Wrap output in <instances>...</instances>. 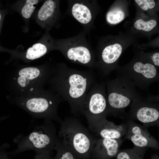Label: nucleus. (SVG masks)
Here are the masks:
<instances>
[{"mask_svg":"<svg viewBox=\"0 0 159 159\" xmlns=\"http://www.w3.org/2000/svg\"><path fill=\"white\" fill-rule=\"evenodd\" d=\"M125 138L130 140L134 146L140 148H158L157 141L151 136L146 128L131 121L126 123Z\"/></svg>","mask_w":159,"mask_h":159,"instance_id":"nucleus-11","label":"nucleus"},{"mask_svg":"<svg viewBox=\"0 0 159 159\" xmlns=\"http://www.w3.org/2000/svg\"><path fill=\"white\" fill-rule=\"evenodd\" d=\"M59 0L46 1L39 10L37 19L43 27L49 28L56 25L61 18Z\"/></svg>","mask_w":159,"mask_h":159,"instance_id":"nucleus-15","label":"nucleus"},{"mask_svg":"<svg viewBox=\"0 0 159 159\" xmlns=\"http://www.w3.org/2000/svg\"><path fill=\"white\" fill-rule=\"evenodd\" d=\"M55 65L48 63L37 66L24 67L14 70L8 80L11 93L8 97L27 95L42 90L54 73Z\"/></svg>","mask_w":159,"mask_h":159,"instance_id":"nucleus-2","label":"nucleus"},{"mask_svg":"<svg viewBox=\"0 0 159 159\" xmlns=\"http://www.w3.org/2000/svg\"><path fill=\"white\" fill-rule=\"evenodd\" d=\"M125 14L123 11L119 8L112 9L109 11L106 15L107 22L111 24H118L124 19Z\"/></svg>","mask_w":159,"mask_h":159,"instance_id":"nucleus-19","label":"nucleus"},{"mask_svg":"<svg viewBox=\"0 0 159 159\" xmlns=\"http://www.w3.org/2000/svg\"><path fill=\"white\" fill-rule=\"evenodd\" d=\"M150 159H159V157L158 155L155 154L152 156Z\"/></svg>","mask_w":159,"mask_h":159,"instance_id":"nucleus-26","label":"nucleus"},{"mask_svg":"<svg viewBox=\"0 0 159 159\" xmlns=\"http://www.w3.org/2000/svg\"><path fill=\"white\" fill-rule=\"evenodd\" d=\"M108 105L107 115H118L140 95L132 81L118 73L112 80L105 81Z\"/></svg>","mask_w":159,"mask_h":159,"instance_id":"nucleus-6","label":"nucleus"},{"mask_svg":"<svg viewBox=\"0 0 159 159\" xmlns=\"http://www.w3.org/2000/svg\"><path fill=\"white\" fill-rule=\"evenodd\" d=\"M151 98L144 99L140 95L132 102L130 115L145 126L158 125L159 105Z\"/></svg>","mask_w":159,"mask_h":159,"instance_id":"nucleus-10","label":"nucleus"},{"mask_svg":"<svg viewBox=\"0 0 159 159\" xmlns=\"http://www.w3.org/2000/svg\"><path fill=\"white\" fill-rule=\"evenodd\" d=\"M1 13H0V21L1 20Z\"/></svg>","mask_w":159,"mask_h":159,"instance_id":"nucleus-28","label":"nucleus"},{"mask_svg":"<svg viewBox=\"0 0 159 159\" xmlns=\"http://www.w3.org/2000/svg\"><path fill=\"white\" fill-rule=\"evenodd\" d=\"M67 14L74 18L87 32L93 19L91 1L86 0H68Z\"/></svg>","mask_w":159,"mask_h":159,"instance_id":"nucleus-12","label":"nucleus"},{"mask_svg":"<svg viewBox=\"0 0 159 159\" xmlns=\"http://www.w3.org/2000/svg\"><path fill=\"white\" fill-rule=\"evenodd\" d=\"M121 143V139L96 138L90 159H112L116 157Z\"/></svg>","mask_w":159,"mask_h":159,"instance_id":"nucleus-13","label":"nucleus"},{"mask_svg":"<svg viewBox=\"0 0 159 159\" xmlns=\"http://www.w3.org/2000/svg\"><path fill=\"white\" fill-rule=\"evenodd\" d=\"M83 29L77 35L55 41L57 50L70 62L93 68L96 65L93 53Z\"/></svg>","mask_w":159,"mask_h":159,"instance_id":"nucleus-7","label":"nucleus"},{"mask_svg":"<svg viewBox=\"0 0 159 159\" xmlns=\"http://www.w3.org/2000/svg\"><path fill=\"white\" fill-rule=\"evenodd\" d=\"M47 41L45 43H38L33 44L27 49L22 58L26 60H33L44 56L49 51L57 50L55 41L51 39L47 42Z\"/></svg>","mask_w":159,"mask_h":159,"instance_id":"nucleus-16","label":"nucleus"},{"mask_svg":"<svg viewBox=\"0 0 159 159\" xmlns=\"http://www.w3.org/2000/svg\"><path fill=\"white\" fill-rule=\"evenodd\" d=\"M54 150L56 155L54 159H80L69 148L66 146L58 138Z\"/></svg>","mask_w":159,"mask_h":159,"instance_id":"nucleus-18","label":"nucleus"},{"mask_svg":"<svg viewBox=\"0 0 159 159\" xmlns=\"http://www.w3.org/2000/svg\"><path fill=\"white\" fill-rule=\"evenodd\" d=\"M89 130L101 138L120 139L125 135L127 129L126 123L116 125L106 119L89 127Z\"/></svg>","mask_w":159,"mask_h":159,"instance_id":"nucleus-14","label":"nucleus"},{"mask_svg":"<svg viewBox=\"0 0 159 159\" xmlns=\"http://www.w3.org/2000/svg\"><path fill=\"white\" fill-rule=\"evenodd\" d=\"M9 147L7 143L0 145V159H10L9 157V153L6 151V149Z\"/></svg>","mask_w":159,"mask_h":159,"instance_id":"nucleus-23","label":"nucleus"},{"mask_svg":"<svg viewBox=\"0 0 159 159\" xmlns=\"http://www.w3.org/2000/svg\"><path fill=\"white\" fill-rule=\"evenodd\" d=\"M152 62L153 64L156 68L159 67V53L155 52L152 55Z\"/></svg>","mask_w":159,"mask_h":159,"instance_id":"nucleus-25","label":"nucleus"},{"mask_svg":"<svg viewBox=\"0 0 159 159\" xmlns=\"http://www.w3.org/2000/svg\"><path fill=\"white\" fill-rule=\"evenodd\" d=\"M96 78L92 70H78L59 63L55 65L54 73L47 84L49 89L66 101L71 113L77 116L82 115L86 95Z\"/></svg>","mask_w":159,"mask_h":159,"instance_id":"nucleus-1","label":"nucleus"},{"mask_svg":"<svg viewBox=\"0 0 159 159\" xmlns=\"http://www.w3.org/2000/svg\"><path fill=\"white\" fill-rule=\"evenodd\" d=\"M51 154V153H50L36 154L34 159H54Z\"/></svg>","mask_w":159,"mask_h":159,"instance_id":"nucleus-24","label":"nucleus"},{"mask_svg":"<svg viewBox=\"0 0 159 159\" xmlns=\"http://www.w3.org/2000/svg\"><path fill=\"white\" fill-rule=\"evenodd\" d=\"M38 0H27L21 10L22 16L26 19L30 18L33 12L35 7L34 6L38 3Z\"/></svg>","mask_w":159,"mask_h":159,"instance_id":"nucleus-21","label":"nucleus"},{"mask_svg":"<svg viewBox=\"0 0 159 159\" xmlns=\"http://www.w3.org/2000/svg\"><path fill=\"white\" fill-rule=\"evenodd\" d=\"M157 21L154 19L145 21L140 19L136 20L134 24L135 27L139 30L148 32L152 30L156 26Z\"/></svg>","mask_w":159,"mask_h":159,"instance_id":"nucleus-20","label":"nucleus"},{"mask_svg":"<svg viewBox=\"0 0 159 159\" xmlns=\"http://www.w3.org/2000/svg\"><path fill=\"white\" fill-rule=\"evenodd\" d=\"M59 139L80 159H90L96 138L77 118L66 117L60 124Z\"/></svg>","mask_w":159,"mask_h":159,"instance_id":"nucleus-5","label":"nucleus"},{"mask_svg":"<svg viewBox=\"0 0 159 159\" xmlns=\"http://www.w3.org/2000/svg\"><path fill=\"white\" fill-rule=\"evenodd\" d=\"M135 1L144 11L153 9L155 4V1L153 0H135Z\"/></svg>","mask_w":159,"mask_h":159,"instance_id":"nucleus-22","label":"nucleus"},{"mask_svg":"<svg viewBox=\"0 0 159 159\" xmlns=\"http://www.w3.org/2000/svg\"><path fill=\"white\" fill-rule=\"evenodd\" d=\"M146 148L135 147L132 148L119 150L116 159H143Z\"/></svg>","mask_w":159,"mask_h":159,"instance_id":"nucleus-17","label":"nucleus"},{"mask_svg":"<svg viewBox=\"0 0 159 159\" xmlns=\"http://www.w3.org/2000/svg\"><path fill=\"white\" fill-rule=\"evenodd\" d=\"M58 138L57 130L52 121L44 119L42 124L35 126L27 135H18L13 142L16 148L9 155H15L29 150L34 151L37 154L45 153H52Z\"/></svg>","mask_w":159,"mask_h":159,"instance_id":"nucleus-4","label":"nucleus"},{"mask_svg":"<svg viewBox=\"0 0 159 159\" xmlns=\"http://www.w3.org/2000/svg\"><path fill=\"white\" fill-rule=\"evenodd\" d=\"M9 115L4 116L0 117V122L1 120L6 119L9 117Z\"/></svg>","mask_w":159,"mask_h":159,"instance_id":"nucleus-27","label":"nucleus"},{"mask_svg":"<svg viewBox=\"0 0 159 159\" xmlns=\"http://www.w3.org/2000/svg\"><path fill=\"white\" fill-rule=\"evenodd\" d=\"M117 72L127 77L136 87L141 90H148L151 84L158 81L159 79L157 68L148 62L138 61L131 67Z\"/></svg>","mask_w":159,"mask_h":159,"instance_id":"nucleus-9","label":"nucleus"},{"mask_svg":"<svg viewBox=\"0 0 159 159\" xmlns=\"http://www.w3.org/2000/svg\"><path fill=\"white\" fill-rule=\"evenodd\" d=\"M7 98L11 103L23 109L34 118L49 119L60 124L63 121L59 116L58 109L63 100L49 89Z\"/></svg>","mask_w":159,"mask_h":159,"instance_id":"nucleus-3","label":"nucleus"},{"mask_svg":"<svg viewBox=\"0 0 159 159\" xmlns=\"http://www.w3.org/2000/svg\"><path fill=\"white\" fill-rule=\"evenodd\" d=\"M107 111L105 82H96L86 95L82 115L87 119L89 127L106 119Z\"/></svg>","mask_w":159,"mask_h":159,"instance_id":"nucleus-8","label":"nucleus"}]
</instances>
